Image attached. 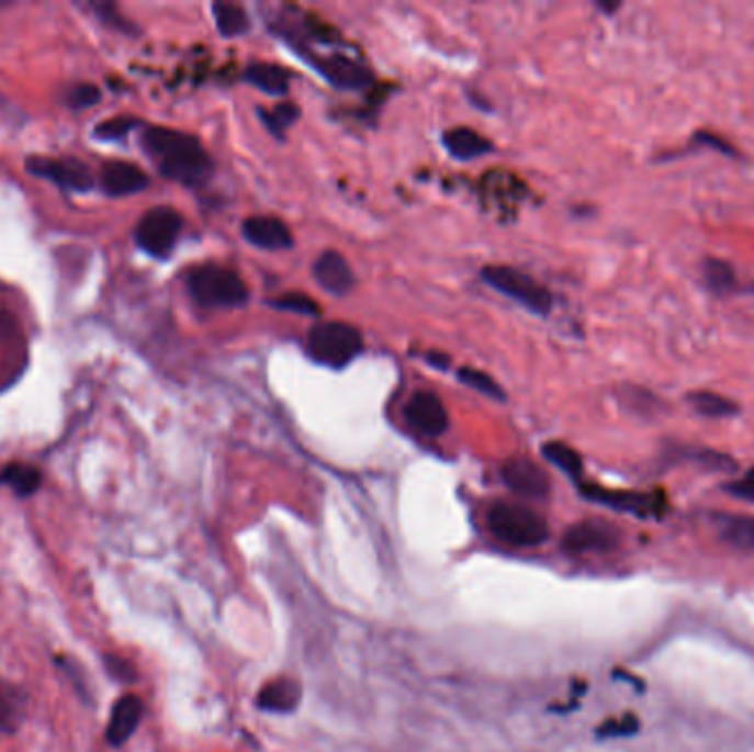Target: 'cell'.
<instances>
[{
  "label": "cell",
  "mask_w": 754,
  "mask_h": 752,
  "mask_svg": "<svg viewBox=\"0 0 754 752\" xmlns=\"http://www.w3.org/2000/svg\"><path fill=\"white\" fill-rule=\"evenodd\" d=\"M144 150L153 157L159 172L188 188H199L214 175V161L203 144L181 131L148 126L142 135Z\"/></svg>",
  "instance_id": "obj_1"
},
{
  "label": "cell",
  "mask_w": 754,
  "mask_h": 752,
  "mask_svg": "<svg viewBox=\"0 0 754 752\" xmlns=\"http://www.w3.org/2000/svg\"><path fill=\"white\" fill-rule=\"evenodd\" d=\"M489 532L515 548H537L550 539V526L543 515L519 501H496L487 510Z\"/></svg>",
  "instance_id": "obj_2"
},
{
  "label": "cell",
  "mask_w": 754,
  "mask_h": 752,
  "mask_svg": "<svg viewBox=\"0 0 754 752\" xmlns=\"http://www.w3.org/2000/svg\"><path fill=\"white\" fill-rule=\"evenodd\" d=\"M185 288L192 301L205 310L243 307L249 299L245 281L229 268L205 263L196 266L185 277Z\"/></svg>",
  "instance_id": "obj_3"
},
{
  "label": "cell",
  "mask_w": 754,
  "mask_h": 752,
  "mask_svg": "<svg viewBox=\"0 0 754 752\" xmlns=\"http://www.w3.org/2000/svg\"><path fill=\"white\" fill-rule=\"evenodd\" d=\"M364 349L360 329L338 321H323L307 336V356L329 369L349 367Z\"/></svg>",
  "instance_id": "obj_4"
},
{
  "label": "cell",
  "mask_w": 754,
  "mask_h": 752,
  "mask_svg": "<svg viewBox=\"0 0 754 752\" xmlns=\"http://www.w3.org/2000/svg\"><path fill=\"white\" fill-rule=\"evenodd\" d=\"M481 279L487 288L508 296L530 314L550 316L554 310V294L524 270L510 266H485L481 270Z\"/></svg>",
  "instance_id": "obj_5"
},
{
  "label": "cell",
  "mask_w": 754,
  "mask_h": 752,
  "mask_svg": "<svg viewBox=\"0 0 754 752\" xmlns=\"http://www.w3.org/2000/svg\"><path fill=\"white\" fill-rule=\"evenodd\" d=\"M578 492L594 501L598 506H605L609 510L631 515L638 519H664L671 510L668 496L662 490L651 492H638V490H611L598 483H587L585 479L576 483Z\"/></svg>",
  "instance_id": "obj_6"
},
{
  "label": "cell",
  "mask_w": 754,
  "mask_h": 752,
  "mask_svg": "<svg viewBox=\"0 0 754 752\" xmlns=\"http://www.w3.org/2000/svg\"><path fill=\"white\" fill-rule=\"evenodd\" d=\"M181 227L183 218L175 207H153L139 218L135 227V240L146 255L155 259H168L179 240Z\"/></svg>",
  "instance_id": "obj_7"
},
{
  "label": "cell",
  "mask_w": 754,
  "mask_h": 752,
  "mask_svg": "<svg viewBox=\"0 0 754 752\" xmlns=\"http://www.w3.org/2000/svg\"><path fill=\"white\" fill-rule=\"evenodd\" d=\"M620 530L605 519H585L570 526L563 535V550L570 554H603L620 546Z\"/></svg>",
  "instance_id": "obj_8"
},
{
  "label": "cell",
  "mask_w": 754,
  "mask_h": 752,
  "mask_svg": "<svg viewBox=\"0 0 754 752\" xmlns=\"http://www.w3.org/2000/svg\"><path fill=\"white\" fill-rule=\"evenodd\" d=\"M500 479L513 492L526 498H548L552 490L550 474L528 457H513L500 465Z\"/></svg>",
  "instance_id": "obj_9"
},
{
  "label": "cell",
  "mask_w": 754,
  "mask_h": 752,
  "mask_svg": "<svg viewBox=\"0 0 754 752\" xmlns=\"http://www.w3.org/2000/svg\"><path fill=\"white\" fill-rule=\"evenodd\" d=\"M404 419L410 428L426 437H439L448 430L450 419L443 402L432 391H417L404 406Z\"/></svg>",
  "instance_id": "obj_10"
},
{
  "label": "cell",
  "mask_w": 754,
  "mask_h": 752,
  "mask_svg": "<svg viewBox=\"0 0 754 752\" xmlns=\"http://www.w3.org/2000/svg\"><path fill=\"white\" fill-rule=\"evenodd\" d=\"M307 58L314 65V69L323 78H327L334 87H338V89L360 91V89H364V87H369L373 82L371 71L364 65H360L358 60L349 58V56H342V54H316V56H307Z\"/></svg>",
  "instance_id": "obj_11"
},
{
  "label": "cell",
  "mask_w": 754,
  "mask_h": 752,
  "mask_svg": "<svg viewBox=\"0 0 754 752\" xmlns=\"http://www.w3.org/2000/svg\"><path fill=\"white\" fill-rule=\"evenodd\" d=\"M243 238L259 249H268V252H281V249H290L294 245V236L290 225L270 214H255L247 216L240 225Z\"/></svg>",
  "instance_id": "obj_12"
},
{
  "label": "cell",
  "mask_w": 754,
  "mask_h": 752,
  "mask_svg": "<svg viewBox=\"0 0 754 752\" xmlns=\"http://www.w3.org/2000/svg\"><path fill=\"white\" fill-rule=\"evenodd\" d=\"M25 166L30 175L49 179L67 190H89L93 186L91 170L76 159L60 161V159H47V157H30Z\"/></svg>",
  "instance_id": "obj_13"
},
{
  "label": "cell",
  "mask_w": 754,
  "mask_h": 752,
  "mask_svg": "<svg viewBox=\"0 0 754 752\" xmlns=\"http://www.w3.org/2000/svg\"><path fill=\"white\" fill-rule=\"evenodd\" d=\"M314 279L331 296H347L358 285L349 261L336 249H325L314 261Z\"/></svg>",
  "instance_id": "obj_14"
},
{
  "label": "cell",
  "mask_w": 754,
  "mask_h": 752,
  "mask_svg": "<svg viewBox=\"0 0 754 752\" xmlns=\"http://www.w3.org/2000/svg\"><path fill=\"white\" fill-rule=\"evenodd\" d=\"M144 715V702L137 695H124L115 702L106 726V741L111 745H124L137 730Z\"/></svg>",
  "instance_id": "obj_15"
},
{
  "label": "cell",
  "mask_w": 754,
  "mask_h": 752,
  "mask_svg": "<svg viewBox=\"0 0 754 752\" xmlns=\"http://www.w3.org/2000/svg\"><path fill=\"white\" fill-rule=\"evenodd\" d=\"M102 188L111 197H126L148 188V175L131 161H109L102 168Z\"/></svg>",
  "instance_id": "obj_16"
},
{
  "label": "cell",
  "mask_w": 754,
  "mask_h": 752,
  "mask_svg": "<svg viewBox=\"0 0 754 752\" xmlns=\"http://www.w3.org/2000/svg\"><path fill=\"white\" fill-rule=\"evenodd\" d=\"M303 697V688L296 680L290 677H279L268 682L259 697H257V706L266 712H281V715H290L299 708Z\"/></svg>",
  "instance_id": "obj_17"
},
{
  "label": "cell",
  "mask_w": 754,
  "mask_h": 752,
  "mask_svg": "<svg viewBox=\"0 0 754 752\" xmlns=\"http://www.w3.org/2000/svg\"><path fill=\"white\" fill-rule=\"evenodd\" d=\"M666 459L673 461H688L695 465H701L704 470L712 472H734L736 461L719 450L706 448V446H679V444H668L666 446Z\"/></svg>",
  "instance_id": "obj_18"
},
{
  "label": "cell",
  "mask_w": 754,
  "mask_h": 752,
  "mask_svg": "<svg viewBox=\"0 0 754 752\" xmlns=\"http://www.w3.org/2000/svg\"><path fill=\"white\" fill-rule=\"evenodd\" d=\"M443 146L446 150L459 159V161H472L476 157H483L494 150L492 142L468 126H454L443 133Z\"/></svg>",
  "instance_id": "obj_19"
},
{
  "label": "cell",
  "mask_w": 754,
  "mask_h": 752,
  "mask_svg": "<svg viewBox=\"0 0 754 752\" xmlns=\"http://www.w3.org/2000/svg\"><path fill=\"white\" fill-rule=\"evenodd\" d=\"M243 80L249 82L251 87H257L263 93L270 96H288L290 93V82L292 76L279 65L270 63H255L243 71Z\"/></svg>",
  "instance_id": "obj_20"
},
{
  "label": "cell",
  "mask_w": 754,
  "mask_h": 752,
  "mask_svg": "<svg viewBox=\"0 0 754 752\" xmlns=\"http://www.w3.org/2000/svg\"><path fill=\"white\" fill-rule=\"evenodd\" d=\"M684 400L697 415L706 419H730L741 413V406L734 400L714 391H706V389L690 391L686 393Z\"/></svg>",
  "instance_id": "obj_21"
},
{
  "label": "cell",
  "mask_w": 754,
  "mask_h": 752,
  "mask_svg": "<svg viewBox=\"0 0 754 752\" xmlns=\"http://www.w3.org/2000/svg\"><path fill=\"white\" fill-rule=\"evenodd\" d=\"M701 281L704 288L717 299H725L739 292V277L734 268L723 259H706L701 263Z\"/></svg>",
  "instance_id": "obj_22"
},
{
  "label": "cell",
  "mask_w": 754,
  "mask_h": 752,
  "mask_svg": "<svg viewBox=\"0 0 754 752\" xmlns=\"http://www.w3.org/2000/svg\"><path fill=\"white\" fill-rule=\"evenodd\" d=\"M714 524L723 543L741 552H754V517L745 515H717Z\"/></svg>",
  "instance_id": "obj_23"
},
{
  "label": "cell",
  "mask_w": 754,
  "mask_h": 752,
  "mask_svg": "<svg viewBox=\"0 0 754 752\" xmlns=\"http://www.w3.org/2000/svg\"><path fill=\"white\" fill-rule=\"evenodd\" d=\"M620 404L622 408H627L631 415H638V417H657V415H664L668 408L660 395H655L653 391L644 386L620 389Z\"/></svg>",
  "instance_id": "obj_24"
},
{
  "label": "cell",
  "mask_w": 754,
  "mask_h": 752,
  "mask_svg": "<svg viewBox=\"0 0 754 752\" xmlns=\"http://www.w3.org/2000/svg\"><path fill=\"white\" fill-rule=\"evenodd\" d=\"M541 452L550 463H554L561 472H565L574 483L583 481V474H585L583 457L572 446H567L563 441H548L541 448Z\"/></svg>",
  "instance_id": "obj_25"
},
{
  "label": "cell",
  "mask_w": 754,
  "mask_h": 752,
  "mask_svg": "<svg viewBox=\"0 0 754 752\" xmlns=\"http://www.w3.org/2000/svg\"><path fill=\"white\" fill-rule=\"evenodd\" d=\"M212 14L216 21V30L223 38H238L249 32V16L236 3H214Z\"/></svg>",
  "instance_id": "obj_26"
},
{
  "label": "cell",
  "mask_w": 754,
  "mask_h": 752,
  "mask_svg": "<svg viewBox=\"0 0 754 752\" xmlns=\"http://www.w3.org/2000/svg\"><path fill=\"white\" fill-rule=\"evenodd\" d=\"M3 483H8L19 496H30L41 487L43 474L34 465L10 463L8 468H3Z\"/></svg>",
  "instance_id": "obj_27"
},
{
  "label": "cell",
  "mask_w": 754,
  "mask_h": 752,
  "mask_svg": "<svg viewBox=\"0 0 754 752\" xmlns=\"http://www.w3.org/2000/svg\"><path fill=\"white\" fill-rule=\"evenodd\" d=\"M23 717V697L12 684L0 682V732H14Z\"/></svg>",
  "instance_id": "obj_28"
},
{
  "label": "cell",
  "mask_w": 754,
  "mask_h": 752,
  "mask_svg": "<svg viewBox=\"0 0 754 752\" xmlns=\"http://www.w3.org/2000/svg\"><path fill=\"white\" fill-rule=\"evenodd\" d=\"M457 378L461 384L474 389L476 393L489 397V400H496V402H506V391H503V386L492 378L487 375L485 371H479V369H472V367H463L457 371Z\"/></svg>",
  "instance_id": "obj_29"
},
{
  "label": "cell",
  "mask_w": 754,
  "mask_h": 752,
  "mask_svg": "<svg viewBox=\"0 0 754 752\" xmlns=\"http://www.w3.org/2000/svg\"><path fill=\"white\" fill-rule=\"evenodd\" d=\"M263 124L268 126V131L272 135H277L279 139L285 137V131L301 117V109L294 102H281L274 109L268 111H259Z\"/></svg>",
  "instance_id": "obj_30"
},
{
  "label": "cell",
  "mask_w": 754,
  "mask_h": 752,
  "mask_svg": "<svg viewBox=\"0 0 754 752\" xmlns=\"http://www.w3.org/2000/svg\"><path fill=\"white\" fill-rule=\"evenodd\" d=\"M270 305L274 310L299 314V316H307V318L320 314V305L314 299H310L307 294H301V292H292V294H283L279 299H272Z\"/></svg>",
  "instance_id": "obj_31"
},
{
  "label": "cell",
  "mask_w": 754,
  "mask_h": 752,
  "mask_svg": "<svg viewBox=\"0 0 754 752\" xmlns=\"http://www.w3.org/2000/svg\"><path fill=\"white\" fill-rule=\"evenodd\" d=\"M139 124L142 122L135 120V117H113V120H106V122L98 124L93 135L98 139H104V142H115V139H124Z\"/></svg>",
  "instance_id": "obj_32"
},
{
  "label": "cell",
  "mask_w": 754,
  "mask_h": 752,
  "mask_svg": "<svg viewBox=\"0 0 754 752\" xmlns=\"http://www.w3.org/2000/svg\"><path fill=\"white\" fill-rule=\"evenodd\" d=\"M721 487L732 498L745 501V504H754V465H750L741 476L725 481Z\"/></svg>",
  "instance_id": "obj_33"
},
{
  "label": "cell",
  "mask_w": 754,
  "mask_h": 752,
  "mask_svg": "<svg viewBox=\"0 0 754 752\" xmlns=\"http://www.w3.org/2000/svg\"><path fill=\"white\" fill-rule=\"evenodd\" d=\"M638 728H640L638 717H635L633 712H627V715H622V717H618V719H607V721L596 730V734H598V737H631V734L638 732Z\"/></svg>",
  "instance_id": "obj_34"
},
{
  "label": "cell",
  "mask_w": 754,
  "mask_h": 752,
  "mask_svg": "<svg viewBox=\"0 0 754 752\" xmlns=\"http://www.w3.org/2000/svg\"><path fill=\"white\" fill-rule=\"evenodd\" d=\"M102 100V91L95 85H80L69 93V106L71 109H89Z\"/></svg>",
  "instance_id": "obj_35"
},
{
  "label": "cell",
  "mask_w": 754,
  "mask_h": 752,
  "mask_svg": "<svg viewBox=\"0 0 754 752\" xmlns=\"http://www.w3.org/2000/svg\"><path fill=\"white\" fill-rule=\"evenodd\" d=\"M106 666H109V673L113 677H117L120 682H135V677H137L133 664L128 660H124V658L106 655Z\"/></svg>",
  "instance_id": "obj_36"
},
{
  "label": "cell",
  "mask_w": 754,
  "mask_h": 752,
  "mask_svg": "<svg viewBox=\"0 0 754 752\" xmlns=\"http://www.w3.org/2000/svg\"><path fill=\"white\" fill-rule=\"evenodd\" d=\"M695 142H697V144H704V146H708V148H714V150H719V153H725V155H736V150H734L730 144H725V139H721V137H717V135H712V133H708V131L695 133Z\"/></svg>",
  "instance_id": "obj_37"
},
{
  "label": "cell",
  "mask_w": 754,
  "mask_h": 752,
  "mask_svg": "<svg viewBox=\"0 0 754 752\" xmlns=\"http://www.w3.org/2000/svg\"><path fill=\"white\" fill-rule=\"evenodd\" d=\"M95 10H98V14H100L102 21L115 25L117 30H124V27H126V25H124V16H120L117 8H113V5H95Z\"/></svg>",
  "instance_id": "obj_38"
},
{
  "label": "cell",
  "mask_w": 754,
  "mask_h": 752,
  "mask_svg": "<svg viewBox=\"0 0 754 752\" xmlns=\"http://www.w3.org/2000/svg\"><path fill=\"white\" fill-rule=\"evenodd\" d=\"M428 362H432V364L439 367V369H448V364H450V360H448L446 356H437V353H430V356H428Z\"/></svg>",
  "instance_id": "obj_39"
},
{
  "label": "cell",
  "mask_w": 754,
  "mask_h": 752,
  "mask_svg": "<svg viewBox=\"0 0 754 752\" xmlns=\"http://www.w3.org/2000/svg\"><path fill=\"white\" fill-rule=\"evenodd\" d=\"M603 12H607V14H614V12H618L620 10V5H598Z\"/></svg>",
  "instance_id": "obj_40"
},
{
  "label": "cell",
  "mask_w": 754,
  "mask_h": 752,
  "mask_svg": "<svg viewBox=\"0 0 754 752\" xmlns=\"http://www.w3.org/2000/svg\"><path fill=\"white\" fill-rule=\"evenodd\" d=\"M0 483H3V470H0Z\"/></svg>",
  "instance_id": "obj_41"
}]
</instances>
